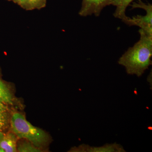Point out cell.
I'll return each mask as SVG.
<instances>
[{
	"label": "cell",
	"instance_id": "obj_1",
	"mask_svg": "<svg viewBox=\"0 0 152 152\" xmlns=\"http://www.w3.org/2000/svg\"><path fill=\"white\" fill-rule=\"evenodd\" d=\"M140 37L138 42L129 48L119 60L129 75L141 77L152 64V36L139 30Z\"/></svg>",
	"mask_w": 152,
	"mask_h": 152
},
{
	"label": "cell",
	"instance_id": "obj_2",
	"mask_svg": "<svg viewBox=\"0 0 152 152\" xmlns=\"http://www.w3.org/2000/svg\"><path fill=\"white\" fill-rule=\"evenodd\" d=\"M11 126L17 137L26 139L37 146L45 143L48 140V136L44 131L31 124L20 113L13 114Z\"/></svg>",
	"mask_w": 152,
	"mask_h": 152
},
{
	"label": "cell",
	"instance_id": "obj_3",
	"mask_svg": "<svg viewBox=\"0 0 152 152\" xmlns=\"http://www.w3.org/2000/svg\"><path fill=\"white\" fill-rule=\"evenodd\" d=\"M134 8H142L146 12L145 16L137 15L132 18L127 17L123 21L129 26H137L141 28L147 34L152 36V5L151 4L144 3L141 0H138V2H133L130 6Z\"/></svg>",
	"mask_w": 152,
	"mask_h": 152
},
{
	"label": "cell",
	"instance_id": "obj_4",
	"mask_svg": "<svg viewBox=\"0 0 152 152\" xmlns=\"http://www.w3.org/2000/svg\"><path fill=\"white\" fill-rule=\"evenodd\" d=\"M113 0H82V7L79 15L83 17L94 14L99 16L102 11L107 6L112 5Z\"/></svg>",
	"mask_w": 152,
	"mask_h": 152
},
{
	"label": "cell",
	"instance_id": "obj_5",
	"mask_svg": "<svg viewBox=\"0 0 152 152\" xmlns=\"http://www.w3.org/2000/svg\"><path fill=\"white\" fill-rule=\"evenodd\" d=\"M79 151L80 152H125L124 148L121 145L116 143L107 144L100 147H91L88 145L83 144L79 147Z\"/></svg>",
	"mask_w": 152,
	"mask_h": 152
},
{
	"label": "cell",
	"instance_id": "obj_6",
	"mask_svg": "<svg viewBox=\"0 0 152 152\" xmlns=\"http://www.w3.org/2000/svg\"><path fill=\"white\" fill-rule=\"evenodd\" d=\"M0 148L3 152H16V138L15 135L0 132Z\"/></svg>",
	"mask_w": 152,
	"mask_h": 152
},
{
	"label": "cell",
	"instance_id": "obj_7",
	"mask_svg": "<svg viewBox=\"0 0 152 152\" xmlns=\"http://www.w3.org/2000/svg\"><path fill=\"white\" fill-rule=\"evenodd\" d=\"M134 0H113L112 5L116 7L113 14L115 18L121 19L122 20L126 18V11L127 8Z\"/></svg>",
	"mask_w": 152,
	"mask_h": 152
},
{
	"label": "cell",
	"instance_id": "obj_8",
	"mask_svg": "<svg viewBox=\"0 0 152 152\" xmlns=\"http://www.w3.org/2000/svg\"><path fill=\"white\" fill-rule=\"evenodd\" d=\"M47 0H20L18 4L26 10H40L45 7Z\"/></svg>",
	"mask_w": 152,
	"mask_h": 152
},
{
	"label": "cell",
	"instance_id": "obj_9",
	"mask_svg": "<svg viewBox=\"0 0 152 152\" xmlns=\"http://www.w3.org/2000/svg\"><path fill=\"white\" fill-rule=\"evenodd\" d=\"M12 97L5 84L0 78V104H11Z\"/></svg>",
	"mask_w": 152,
	"mask_h": 152
},
{
	"label": "cell",
	"instance_id": "obj_10",
	"mask_svg": "<svg viewBox=\"0 0 152 152\" xmlns=\"http://www.w3.org/2000/svg\"><path fill=\"white\" fill-rule=\"evenodd\" d=\"M4 104H0V130L7 124V117Z\"/></svg>",
	"mask_w": 152,
	"mask_h": 152
},
{
	"label": "cell",
	"instance_id": "obj_11",
	"mask_svg": "<svg viewBox=\"0 0 152 152\" xmlns=\"http://www.w3.org/2000/svg\"><path fill=\"white\" fill-rule=\"evenodd\" d=\"M20 152H39V150L33 146L31 145L28 143H24L20 145L18 149Z\"/></svg>",
	"mask_w": 152,
	"mask_h": 152
},
{
	"label": "cell",
	"instance_id": "obj_12",
	"mask_svg": "<svg viewBox=\"0 0 152 152\" xmlns=\"http://www.w3.org/2000/svg\"><path fill=\"white\" fill-rule=\"evenodd\" d=\"M7 1H12L14 3H15V4H18L20 1V0H7Z\"/></svg>",
	"mask_w": 152,
	"mask_h": 152
},
{
	"label": "cell",
	"instance_id": "obj_13",
	"mask_svg": "<svg viewBox=\"0 0 152 152\" xmlns=\"http://www.w3.org/2000/svg\"><path fill=\"white\" fill-rule=\"evenodd\" d=\"M0 152H3V151L1 148H0Z\"/></svg>",
	"mask_w": 152,
	"mask_h": 152
}]
</instances>
